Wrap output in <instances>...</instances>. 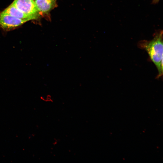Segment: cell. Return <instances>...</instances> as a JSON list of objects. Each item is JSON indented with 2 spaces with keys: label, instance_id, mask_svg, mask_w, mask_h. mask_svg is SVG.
I'll use <instances>...</instances> for the list:
<instances>
[{
  "label": "cell",
  "instance_id": "2",
  "mask_svg": "<svg viewBox=\"0 0 163 163\" xmlns=\"http://www.w3.org/2000/svg\"><path fill=\"white\" fill-rule=\"evenodd\" d=\"M12 4L18 10L27 14L34 16L37 18L40 15L33 0H14Z\"/></svg>",
  "mask_w": 163,
  "mask_h": 163
},
{
  "label": "cell",
  "instance_id": "4",
  "mask_svg": "<svg viewBox=\"0 0 163 163\" xmlns=\"http://www.w3.org/2000/svg\"><path fill=\"white\" fill-rule=\"evenodd\" d=\"M2 12L20 19L28 21L37 19L34 16L27 14L22 12L14 6L12 4Z\"/></svg>",
  "mask_w": 163,
  "mask_h": 163
},
{
  "label": "cell",
  "instance_id": "3",
  "mask_svg": "<svg viewBox=\"0 0 163 163\" xmlns=\"http://www.w3.org/2000/svg\"><path fill=\"white\" fill-rule=\"evenodd\" d=\"M28 21L20 19L10 15L0 13V27L4 30H8L21 25Z\"/></svg>",
  "mask_w": 163,
  "mask_h": 163
},
{
  "label": "cell",
  "instance_id": "1",
  "mask_svg": "<svg viewBox=\"0 0 163 163\" xmlns=\"http://www.w3.org/2000/svg\"><path fill=\"white\" fill-rule=\"evenodd\" d=\"M139 47L146 50L152 61L156 66L158 72L157 78L161 76L163 74L162 32L155 36L151 41L140 42Z\"/></svg>",
  "mask_w": 163,
  "mask_h": 163
},
{
  "label": "cell",
  "instance_id": "5",
  "mask_svg": "<svg viewBox=\"0 0 163 163\" xmlns=\"http://www.w3.org/2000/svg\"><path fill=\"white\" fill-rule=\"evenodd\" d=\"M57 0H35L34 2L40 13H48L56 6Z\"/></svg>",
  "mask_w": 163,
  "mask_h": 163
}]
</instances>
